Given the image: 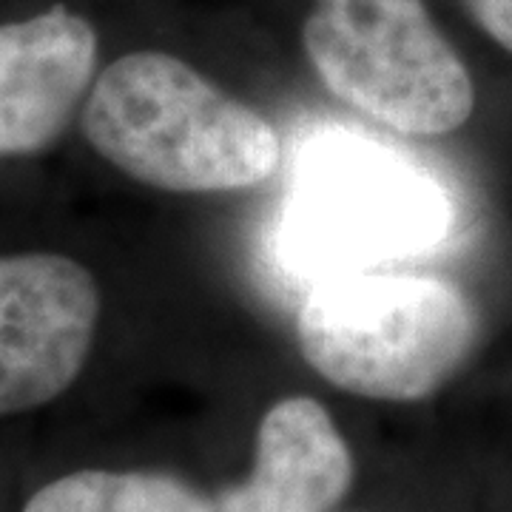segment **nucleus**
I'll use <instances>...</instances> for the list:
<instances>
[{
    "label": "nucleus",
    "instance_id": "5",
    "mask_svg": "<svg viewBox=\"0 0 512 512\" xmlns=\"http://www.w3.org/2000/svg\"><path fill=\"white\" fill-rule=\"evenodd\" d=\"M299 205L305 242L336 262L424 245L447 220L439 191L424 177L362 146L325 151L308 171Z\"/></svg>",
    "mask_w": 512,
    "mask_h": 512
},
{
    "label": "nucleus",
    "instance_id": "9",
    "mask_svg": "<svg viewBox=\"0 0 512 512\" xmlns=\"http://www.w3.org/2000/svg\"><path fill=\"white\" fill-rule=\"evenodd\" d=\"M461 6L484 35L512 55V0H461Z\"/></svg>",
    "mask_w": 512,
    "mask_h": 512
},
{
    "label": "nucleus",
    "instance_id": "2",
    "mask_svg": "<svg viewBox=\"0 0 512 512\" xmlns=\"http://www.w3.org/2000/svg\"><path fill=\"white\" fill-rule=\"evenodd\" d=\"M481 319L458 285L427 274H350L313 285L296 342L333 387L373 402H424L476 353Z\"/></svg>",
    "mask_w": 512,
    "mask_h": 512
},
{
    "label": "nucleus",
    "instance_id": "7",
    "mask_svg": "<svg viewBox=\"0 0 512 512\" xmlns=\"http://www.w3.org/2000/svg\"><path fill=\"white\" fill-rule=\"evenodd\" d=\"M353 473V453L328 407L285 396L259 421L251 476L222 490L217 512H330Z\"/></svg>",
    "mask_w": 512,
    "mask_h": 512
},
{
    "label": "nucleus",
    "instance_id": "1",
    "mask_svg": "<svg viewBox=\"0 0 512 512\" xmlns=\"http://www.w3.org/2000/svg\"><path fill=\"white\" fill-rule=\"evenodd\" d=\"M80 128L106 163L168 194L251 191L282 160L265 114L168 52H131L106 66Z\"/></svg>",
    "mask_w": 512,
    "mask_h": 512
},
{
    "label": "nucleus",
    "instance_id": "4",
    "mask_svg": "<svg viewBox=\"0 0 512 512\" xmlns=\"http://www.w3.org/2000/svg\"><path fill=\"white\" fill-rule=\"evenodd\" d=\"M97 319L100 291L77 259L0 256V416L57 399L86 365Z\"/></svg>",
    "mask_w": 512,
    "mask_h": 512
},
{
    "label": "nucleus",
    "instance_id": "8",
    "mask_svg": "<svg viewBox=\"0 0 512 512\" xmlns=\"http://www.w3.org/2000/svg\"><path fill=\"white\" fill-rule=\"evenodd\" d=\"M23 512H217V504L165 473L80 470L37 490Z\"/></svg>",
    "mask_w": 512,
    "mask_h": 512
},
{
    "label": "nucleus",
    "instance_id": "3",
    "mask_svg": "<svg viewBox=\"0 0 512 512\" xmlns=\"http://www.w3.org/2000/svg\"><path fill=\"white\" fill-rule=\"evenodd\" d=\"M302 49L339 103L402 137L453 134L476 83L424 0H313Z\"/></svg>",
    "mask_w": 512,
    "mask_h": 512
},
{
    "label": "nucleus",
    "instance_id": "6",
    "mask_svg": "<svg viewBox=\"0 0 512 512\" xmlns=\"http://www.w3.org/2000/svg\"><path fill=\"white\" fill-rule=\"evenodd\" d=\"M97 32L66 6L0 26V157L49 148L89 97Z\"/></svg>",
    "mask_w": 512,
    "mask_h": 512
}]
</instances>
